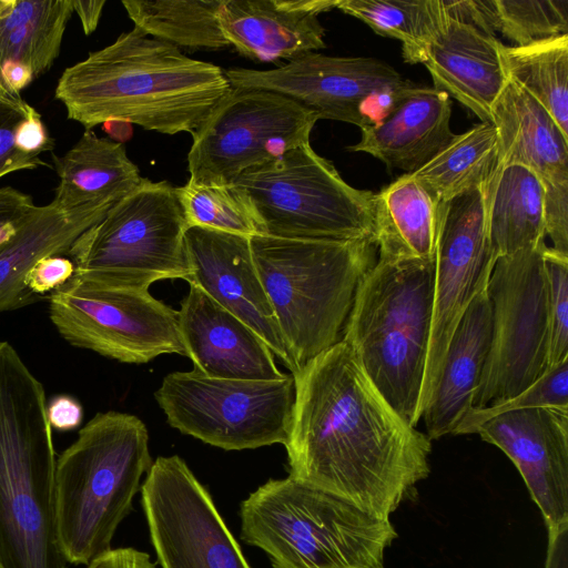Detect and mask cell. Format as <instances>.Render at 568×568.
<instances>
[{
    "label": "cell",
    "mask_w": 568,
    "mask_h": 568,
    "mask_svg": "<svg viewBox=\"0 0 568 568\" xmlns=\"http://www.w3.org/2000/svg\"><path fill=\"white\" fill-rule=\"evenodd\" d=\"M545 189L521 165H505L487 191V232L493 256L508 255L545 239Z\"/></svg>",
    "instance_id": "28"
},
{
    "label": "cell",
    "mask_w": 568,
    "mask_h": 568,
    "mask_svg": "<svg viewBox=\"0 0 568 568\" xmlns=\"http://www.w3.org/2000/svg\"><path fill=\"white\" fill-rule=\"evenodd\" d=\"M47 416L51 428L68 432L79 427L83 408L74 397L57 395L47 404Z\"/></svg>",
    "instance_id": "43"
},
{
    "label": "cell",
    "mask_w": 568,
    "mask_h": 568,
    "mask_svg": "<svg viewBox=\"0 0 568 568\" xmlns=\"http://www.w3.org/2000/svg\"><path fill=\"white\" fill-rule=\"evenodd\" d=\"M59 176L52 203L70 210L88 204L114 205L143 180L121 142L85 130L63 155L52 154Z\"/></svg>",
    "instance_id": "26"
},
{
    "label": "cell",
    "mask_w": 568,
    "mask_h": 568,
    "mask_svg": "<svg viewBox=\"0 0 568 568\" xmlns=\"http://www.w3.org/2000/svg\"><path fill=\"white\" fill-rule=\"evenodd\" d=\"M149 434L134 415L95 414L57 458L55 530L67 562L89 565L109 551L152 466Z\"/></svg>",
    "instance_id": "4"
},
{
    "label": "cell",
    "mask_w": 568,
    "mask_h": 568,
    "mask_svg": "<svg viewBox=\"0 0 568 568\" xmlns=\"http://www.w3.org/2000/svg\"><path fill=\"white\" fill-rule=\"evenodd\" d=\"M542 185L545 234L555 251L568 255V181Z\"/></svg>",
    "instance_id": "39"
},
{
    "label": "cell",
    "mask_w": 568,
    "mask_h": 568,
    "mask_svg": "<svg viewBox=\"0 0 568 568\" xmlns=\"http://www.w3.org/2000/svg\"><path fill=\"white\" fill-rule=\"evenodd\" d=\"M105 0H72L73 11L78 14L84 34L90 36L95 31Z\"/></svg>",
    "instance_id": "47"
},
{
    "label": "cell",
    "mask_w": 568,
    "mask_h": 568,
    "mask_svg": "<svg viewBox=\"0 0 568 568\" xmlns=\"http://www.w3.org/2000/svg\"><path fill=\"white\" fill-rule=\"evenodd\" d=\"M507 78L538 101L568 135V34L526 47L500 45Z\"/></svg>",
    "instance_id": "33"
},
{
    "label": "cell",
    "mask_w": 568,
    "mask_h": 568,
    "mask_svg": "<svg viewBox=\"0 0 568 568\" xmlns=\"http://www.w3.org/2000/svg\"><path fill=\"white\" fill-rule=\"evenodd\" d=\"M292 375L288 476L389 519L429 475L432 440L392 407L342 339Z\"/></svg>",
    "instance_id": "1"
},
{
    "label": "cell",
    "mask_w": 568,
    "mask_h": 568,
    "mask_svg": "<svg viewBox=\"0 0 568 568\" xmlns=\"http://www.w3.org/2000/svg\"><path fill=\"white\" fill-rule=\"evenodd\" d=\"M179 329L186 356L203 375L247 381L285 376L265 342L193 284L181 303Z\"/></svg>",
    "instance_id": "19"
},
{
    "label": "cell",
    "mask_w": 568,
    "mask_h": 568,
    "mask_svg": "<svg viewBox=\"0 0 568 568\" xmlns=\"http://www.w3.org/2000/svg\"><path fill=\"white\" fill-rule=\"evenodd\" d=\"M501 44L495 36L448 16L423 64L435 89L456 99L481 122H490L491 108L508 81Z\"/></svg>",
    "instance_id": "22"
},
{
    "label": "cell",
    "mask_w": 568,
    "mask_h": 568,
    "mask_svg": "<svg viewBox=\"0 0 568 568\" xmlns=\"http://www.w3.org/2000/svg\"><path fill=\"white\" fill-rule=\"evenodd\" d=\"M536 407L568 408V357L547 368L537 381L514 397L487 407L470 408L453 435L473 434L479 424L491 416Z\"/></svg>",
    "instance_id": "36"
},
{
    "label": "cell",
    "mask_w": 568,
    "mask_h": 568,
    "mask_svg": "<svg viewBox=\"0 0 568 568\" xmlns=\"http://www.w3.org/2000/svg\"><path fill=\"white\" fill-rule=\"evenodd\" d=\"M503 168L496 129L481 122L455 138L428 163L410 173L439 202L473 190L488 191Z\"/></svg>",
    "instance_id": "30"
},
{
    "label": "cell",
    "mask_w": 568,
    "mask_h": 568,
    "mask_svg": "<svg viewBox=\"0 0 568 568\" xmlns=\"http://www.w3.org/2000/svg\"><path fill=\"white\" fill-rule=\"evenodd\" d=\"M112 206L88 204L64 210L52 202L33 205L19 221L12 237L0 246V313L42 300L26 285L29 271L43 257L67 254L75 240Z\"/></svg>",
    "instance_id": "23"
},
{
    "label": "cell",
    "mask_w": 568,
    "mask_h": 568,
    "mask_svg": "<svg viewBox=\"0 0 568 568\" xmlns=\"http://www.w3.org/2000/svg\"><path fill=\"white\" fill-rule=\"evenodd\" d=\"M154 397L182 434L225 449L285 444L294 402L293 376L247 381L196 371L168 374Z\"/></svg>",
    "instance_id": "11"
},
{
    "label": "cell",
    "mask_w": 568,
    "mask_h": 568,
    "mask_svg": "<svg viewBox=\"0 0 568 568\" xmlns=\"http://www.w3.org/2000/svg\"><path fill=\"white\" fill-rule=\"evenodd\" d=\"M545 241L499 256L486 292L491 336L473 407L483 408L526 389L547 369L548 281Z\"/></svg>",
    "instance_id": "10"
},
{
    "label": "cell",
    "mask_w": 568,
    "mask_h": 568,
    "mask_svg": "<svg viewBox=\"0 0 568 568\" xmlns=\"http://www.w3.org/2000/svg\"><path fill=\"white\" fill-rule=\"evenodd\" d=\"M503 166L521 165L541 183L568 181V135L529 93L507 81L491 108Z\"/></svg>",
    "instance_id": "25"
},
{
    "label": "cell",
    "mask_w": 568,
    "mask_h": 568,
    "mask_svg": "<svg viewBox=\"0 0 568 568\" xmlns=\"http://www.w3.org/2000/svg\"><path fill=\"white\" fill-rule=\"evenodd\" d=\"M73 12L72 0H0V64L14 60L34 78L44 74L60 53Z\"/></svg>",
    "instance_id": "29"
},
{
    "label": "cell",
    "mask_w": 568,
    "mask_h": 568,
    "mask_svg": "<svg viewBox=\"0 0 568 568\" xmlns=\"http://www.w3.org/2000/svg\"><path fill=\"white\" fill-rule=\"evenodd\" d=\"M440 202L410 174L375 193L374 225L378 256L435 260Z\"/></svg>",
    "instance_id": "27"
},
{
    "label": "cell",
    "mask_w": 568,
    "mask_h": 568,
    "mask_svg": "<svg viewBox=\"0 0 568 568\" xmlns=\"http://www.w3.org/2000/svg\"><path fill=\"white\" fill-rule=\"evenodd\" d=\"M251 247L282 338L298 371L342 339L357 284L377 260V244L374 239L254 235Z\"/></svg>",
    "instance_id": "6"
},
{
    "label": "cell",
    "mask_w": 568,
    "mask_h": 568,
    "mask_svg": "<svg viewBox=\"0 0 568 568\" xmlns=\"http://www.w3.org/2000/svg\"><path fill=\"white\" fill-rule=\"evenodd\" d=\"M185 245L191 265L186 282L247 324L294 374L297 367L282 338L258 275L251 237L190 226Z\"/></svg>",
    "instance_id": "18"
},
{
    "label": "cell",
    "mask_w": 568,
    "mask_h": 568,
    "mask_svg": "<svg viewBox=\"0 0 568 568\" xmlns=\"http://www.w3.org/2000/svg\"><path fill=\"white\" fill-rule=\"evenodd\" d=\"M240 517L241 539L273 568H381L398 536L389 519L291 476L250 494Z\"/></svg>",
    "instance_id": "7"
},
{
    "label": "cell",
    "mask_w": 568,
    "mask_h": 568,
    "mask_svg": "<svg viewBox=\"0 0 568 568\" xmlns=\"http://www.w3.org/2000/svg\"><path fill=\"white\" fill-rule=\"evenodd\" d=\"M176 193L189 226L252 237L262 235L254 207L233 183L202 184L187 181Z\"/></svg>",
    "instance_id": "35"
},
{
    "label": "cell",
    "mask_w": 568,
    "mask_h": 568,
    "mask_svg": "<svg viewBox=\"0 0 568 568\" xmlns=\"http://www.w3.org/2000/svg\"><path fill=\"white\" fill-rule=\"evenodd\" d=\"M49 316L70 345L130 364L162 354L186 356L179 311L149 290L102 285L75 276L52 292Z\"/></svg>",
    "instance_id": "12"
},
{
    "label": "cell",
    "mask_w": 568,
    "mask_h": 568,
    "mask_svg": "<svg viewBox=\"0 0 568 568\" xmlns=\"http://www.w3.org/2000/svg\"><path fill=\"white\" fill-rule=\"evenodd\" d=\"M486 286L474 296L455 328L436 388L422 415L430 440L453 434L473 408L491 336V305Z\"/></svg>",
    "instance_id": "24"
},
{
    "label": "cell",
    "mask_w": 568,
    "mask_h": 568,
    "mask_svg": "<svg viewBox=\"0 0 568 568\" xmlns=\"http://www.w3.org/2000/svg\"><path fill=\"white\" fill-rule=\"evenodd\" d=\"M36 204L12 186L0 187V246L12 237L21 217Z\"/></svg>",
    "instance_id": "41"
},
{
    "label": "cell",
    "mask_w": 568,
    "mask_h": 568,
    "mask_svg": "<svg viewBox=\"0 0 568 568\" xmlns=\"http://www.w3.org/2000/svg\"><path fill=\"white\" fill-rule=\"evenodd\" d=\"M381 568H384V567H381Z\"/></svg>",
    "instance_id": "49"
},
{
    "label": "cell",
    "mask_w": 568,
    "mask_h": 568,
    "mask_svg": "<svg viewBox=\"0 0 568 568\" xmlns=\"http://www.w3.org/2000/svg\"><path fill=\"white\" fill-rule=\"evenodd\" d=\"M75 271L73 262L62 255L41 258L26 277L27 287L36 295L42 296L54 292L69 282Z\"/></svg>",
    "instance_id": "40"
},
{
    "label": "cell",
    "mask_w": 568,
    "mask_h": 568,
    "mask_svg": "<svg viewBox=\"0 0 568 568\" xmlns=\"http://www.w3.org/2000/svg\"><path fill=\"white\" fill-rule=\"evenodd\" d=\"M232 183L250 199L262 235L375 240V193L346 183L310 143L244 172Z\"/></svg>",
    "instance_id": "9"
},
{
    "label": "cell",
    "mask_w": 568,
    "mask_h": 568,
    "mask_svg": "<svg viewBox=\"0 0 568 568\" xmlns=\"http://www.w3.org/2000/svg\"><path fill=\"white\" fill-rule=\"evenodd\" d=\"M487 191L440 202L433 314L418 418L430 399L450 337L496 263L487 232Z\"/></svg>",
    "instance_id": "15"
},
{
    "label": "cell",
    "mask_w": 568,
    "mask_h": 568,
    "mask_svg": "<svg viewBox=\"0 0 568 568\" xmlns=\"http://www.w3.org/2000/svg\"><path fill=\"white\" fill-rule=\"evenodd\" d=\"M0 99L7 100V101H20L22 98L20 94H16L11 92L8 87L6 85L2 74H1V67H0Z\"/></svg>",
    "instance_id": "48"
},
{
    "label": "cell",
    "mask_w": 568,
    "mask_h": 568,
    "mask_svg": "<svg viewBox=\"0 0 568 568\" xmlns=\"http://www.w3.org/2000/svg\"><path fill=\"white\" fill-rule=\"evenodd\" d=\"M479 28L526 47L568 34V0H476Z\"/></svg>",
    "instance_id": "34"
},
{
    "label": "cell",
    "mask_w": 568,
    "mask_h": 568,
    "mask_svg": "<svg viewBox=\"0 0 568 568\" xmlns=\"http://www.w3.org/2000/svg\"><path fill=\"white\" fill-rule=\"evenodd\" d=\"M547 531L545 568H568V524Z\"/></svg>",
    "instance_id": "45"
},
{
    "label": "cell",
    "mask_w": 568,
    "mask_h": 568,
    "mask_svg": "<svg viewBox=\"0 0 568 568\" xmlns=\"http://www.w3.org/2000/svg\"><path fill=\"white\" fill-rule=\"evenodd\" d=\"M87 568H155L148 552L132 547L115 548L93 559Z\"/></svg>",
    "instance_id": "44"
},
{
    "label": "cell",
    "mask_w": 568,
    "mask_h": 568,
    "mask_svg": "<svg viewBox=\"0 0 568 568\" xmlns=\"http://www.w3.org/2000/svg\"><path fill=\"white\" fill-rule=\"evenodd\" d=\"M549 348L547 368L568 357V255L546 246Z\"/></svg>",
    "instance_id": "37"
},
{
    "label": "cell",
    "mask_w": 568,
    "mask_h": 568,
    "mask_svg": "<svg viewBox=\"0 0 568 568\" xmlns=\"http://www.w3.org/2000/svg\"><path fill=\"white\" fill-rule=\"evenodd\" d=\"M189 227L176 187L143 178L72 244L67 254L75 266L73 276L136 290L161 280L186 281Z\"/></svg>",
    "instance_id": "8"
},
{
    "label": "cell",
    "mask_w": 568,
    "mask_h": 568,
    "mask_svg": "<svg viewBox=\"0 0 568 568\" xmlns=\"http://www.w3.org/2000/svg\"><path fill=\"white\" fill-rule=\"evenodd\" d=\"M1 74L8 89L20 94L34 79L31 69L22 62L8 60L0 64Z\"/></svg>",
    "instance_id": "46"
},
{
    "label": "cell",
    "mask_w": 568,
    "mask_h": 568,
    "mask_svg": "<svg viewBox=\"0 0 568 568\" xmlns=\"http://www.w3.org/2000/svg\"><path fill=\"white\" fill-rule=\"evenodd\" d=\"M141 504L162 568H251L211 495L178 455L152 463Z\"/></svg>",
    "instance_id": "14"
},
{
    "label": "cell",
    "mask_w": 568,
    "mask_h": 568,
    "mask_svg": "<svg viewBox=\"0 0 568 568\" xmlns=\"http://www.w3.org/2000/svg\"><path fill=\"white\" fill-rule=\"evenodd\" d=\"M452 101L435 88L413 84L402 90L388 113L362 131L347 146L382 161L389 171L410 174L437 155L456 134L450 129Z\"/></svg>",
    "instance_id": "21"
},
{
    "label": "cell",
    "mask_w": 568,
    "mask_h": 568,
    "mask_svg": "<svg viewBox=\"0 0 568 568\" xmlns=\"http://www.w3.org/2000/svg\"><path fill=\"white\" fill-rule=\"evenodd\" d=\"M223 0H123L134 27L176 48L217 50L229 45L219 13Z\"/></svg>",
    "instance_id": "31"
},
{
    "label": "cell",
    "mask_w": 568,
    "mask_h": 568,
    "mask_svg": "<svg viewBox=\"0 0 568 568\" xmlns=\"http://www.w3.org/2000/svg\"><path fill=\"white\" fill-rule=\"evenodd\" d=\"M338 0H223L219 13L229 45L258 62L292 60L324 49L318 14Z\"/></svg>",
    "instance_id": "20"
},
{
    "label": "cell",
    "mask_w": 568,
    "mask_h": 568,
    "mask_svg": "<svg viewBox=\"0 0 568 568\" xmlns=\"http://www.w3.org/2000/svg\"><path fill=\"white\" fill-rule=\"evenodd\" d=\"M315 112L282 94L232 89L192 136L187 181L230 184L244 172L310 143Z\"/></svg>",
    "instance_id": "13"
},
{
    "label": "cell",
    "mask_w": 568,
    "mask_h": 568,
    "mask_svg": "<svg viewBox=\"0 0 568 568\" xmlns=\"http://www.w3.org/2000/svg\"><path fill=\"white\" fill-rule=\"evenodd\" d=\"M435 260H387L357 284L345 342L369 379L410 425L418 424L434 295Z\"/></svg>",
    "instance_id": "5"
},
{
    "label": "cell",
    "mask_w": 568,
    "mask_h": 568,
    "mask_svg": "<svg viewBox=\"0 0 568 568\" xmlns=\"http://www.w3.org/2000/svg\"><path fill=\"white\" fill-rule=\"evenodd\" d=\"M14 143L20 152L33 156L53 148V141L50 139L41 120V114L37 110L18 123L14 131Z\"/></svg>",
    "instance_id": "42"
},
{
    "label": "cell",
    "mask_w": 568,
    "mask_h": 568,
    "mask_svg": "<svg viewBox=\"0 0 568 568\" xmlns=\"http://www.w3.org/2000/svg\"><path fill=\"white\" fill-rule=\"evenodd\" d=\"M336 8L377 34L399 40L408 63L424 62L448 17L443 0H338Z\"/></svg>",
    "instance_id": "32"
},
{
    "label": "cell",
    "mask_w": 568,
    "mask_h": 568,
    "mask_svg": "<svg viewBox=\"0 0 568 568\" xmlns=\"http://www.w3.org/2000/svg\"><path fill=\"white\" fill-rule=\"evenodd\" d=\"M232 89H257L282 94L315 112L318 119L369 125L368 103L378 94L414 83L376 58L329 57L308 52L270 70H224Z\"/></svg>",
    "instance_id": "16"
},
{
    "label": "cell",
    "mask_w": 568,
    "mask_h": 568,
    "mask_svg": "<svg viewBox=\"0 0 568 568\" xmlns=\"http://www.w3.org/2000/svg\"><path fill=\"white\" fill-rule=\"evenodd\" d=\"M36 111L26 101H7L0 99V179L21 171L48 166L39 156L20 152L14 143V131L18 123Z\"/></svg>",
    "instance_id": "38"
},
{
    "label": "cell",
    "mask_w": 568,
    "mask_h": 568,
    "mask_svg": "<svg viewBox=\"0 0 568 568\" xmlns=\"http://www.w3.org/2000/svg\"><path fill=\"white\" fill-rule=\"evenodd\" d=\"M55 464L44 387L0 341V568H67L55 530Z\"/></svg>",
    "instance_id": "3"
},
{
    "label": "cell",
    "mask_w": 568,
    "mask_h": 568,
    "mask_svg": "<svg viewBox=\"0 0 568 568\" xmlns=\"http://www.w3.org/2000/svg\"><path fill=\"white\" fill-rule=\"evenodd\" d=\"M231 90L221 67L134 27L67 68L54 98L85 130L114 121L193 136Z\"/></svg>",
    "instance_id": "2"
},
{
    "label": "cell",
    "mask_w": 568,
    "mask_h": 568,
    "mask_svg": "<svg viewBox=\"0 0 568 568\" xmlns=\"http://www.w3.org/2000/svg\"><path fill=\"white\" fill-rule=\"evenodd\" d=\"M473 434L513 462L547 530L568 524V408L508 410L489 417Z\"/></svg>",
    "instance_id": "17"
}]
</instances>
